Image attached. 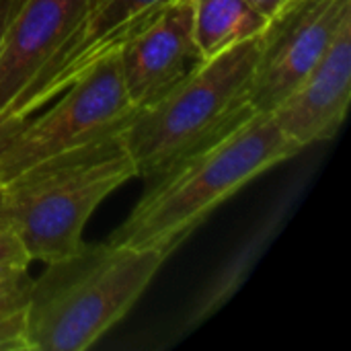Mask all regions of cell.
Returning <instances> with one entry per match:
<instances>
[{"mask_svg":"<svg viewBox=\"0 0 351 351\" xmlns=\"http://www.w3.org/2000/svg\"><path fill=\"white\" fill-rule=\"evenodd\" d=\"M300 150L271 113H255L148 179L150 187L109 243L171 255L212 210Z\"/></svg>","mask_w":351,"mask_h":351,"instance_id":"obj_1","label":"cell"},{"mask_svg":"<svg viewBox=\"0 0 351 351\" xmlns=\"http://www.w3.org/2000/svg\"><path fill=\"white\" fill-rule=\"evenodd\" d=\"M169 253L82 243L45 263L25 306L27 351H82L117 325L150 286Z\"/></svg>","mask_w":351,"mask_h":351,"instance_id":"obj_2","label":"cell"},{"mask_svg":"<svg viewBox=\"0 0 351 351\" xmlns=\"http://www.w3.org/2000/svg\"><path fill=\"white\" fill-rule=\"evenodd\" d=\"M123 132V130H121ZM121 132L41 160L0 183L2 212L31 261L74 253L97 206L138 177Z\"/></svg>","mask_w":351,"mask_h":351,"instance_id":"obj_3","label":"cell"},{"mask_svg":"<svg viewBox=\"0 0 351 351\" xmlns=\"http://www.w3.org/2000/svg\"><path fill=\"white\" fill-rule=\"evenodd\" d=\"M261 35L206 58L160 99L136 111L121 136L138 177L152 179L255 115L247 103Z\"/></svg>","mask_w":351,"mask_h":351,"instance_id":"obj_4","label":"cell"},{"mask_svg":"<svg viewBox=\"0 0 351 351\" xmlns=\"http://www.w3.org/2000/svg\"><path fill=\"white\" fill-rule=\"evenodd\" d=\"M136 111L125 95L117 53H113L76 78L41 115H29L4 142L0 183L41 160L121 132Z\"/></svg>","mask_w":351,"mask_h":351,"instance_id":"obj_5","label":"cell"},{"mask_svg":"<svg viewBox=\"0 0 351 351\" xmlns=\"http://www.w3.org/2000/svg\"><path fill=\"white\" fill-rule=\"evenodd\" d=\"M350 19L351 0H290L261 33L247 90L249 107L271 113L317 66Z\"/></svg>","mask_w":351,"mask_h":351,"instance_id":"obj_6","label":"cell"},{"mask_svg":"<svg viewBox=\"0 0 351 351\" xmlns=\"http://www.w3.org/2000/svg\"><path fill=\"white\" fill-rule=\"evenodd\" d=\"M173 0H86V6L33 78L16 95L6 115H33L93 66L117 49Z\"/></svg>","mask_w":351,"mask_h":351,"instance_id":"obj_7","label":"cell"},{"mask_svg":"<svg viewBox=\"0 0 351 351\" xmlns=\"http://www.w3.org/2000/svg\"><path fill=\"white\" fill-rule=\"evenodd\" d=\"M125 95L136 109L148 107L204 62L193 37V0H173L119 49Z\"/></svg>","mask_w":351,"mask_h":351,"instance_id":"obj_8","label":"cell"},{"mask_svg":"<svg viewBox=\"0 0 351 351\" xmlns=\"http://www.w3.org/2000/svg\"><path fill=\"white\" fill-rule=\"evenodd\" d=\"M351 99V19L304 80L271 111L282 132L300 148L333 138Z\"/></svg>","mask_w":351,"mask_h":351,"instance_id":"obj_9","label":"cell"},{"mask_svg":"<svg viewBox=\"0 0 351 351\" xmlns=\"http://www.w3.org/2000/svg\"><path fill=\"white\" fill-rule=\"evenodd\" d=\"M86 0H23L0 45V115L80 19Z\"/></svg>","mask_w":351,"mask_h":351,"instance_id":"obj_10","label":"cell"},{"mask_svg":"<svg viewBox=\"0 0 351 351\" xmlns=\"http://www.w3.org/2000/svg\"><path fill=\"white\" fill-rule=\"evenodd\" d=\"M269 19L247 0H193V37L206 58L259 37Z\"/></svg>","mask_w":351,"mask_h":351,"instance_id":"obj_11","label":"cell"},{"mask_svg":"<svg viewBox=\"0 0 351 351\" xmlns=\"http://www.w3.org/2000/svg\"><path fill=\"white\" fill-rule=\"evenodd\" d=\"M29 288L27 271L0 278V351H27L25 306Z\"/></svg>","mask_w":351,"mask_h":351,"instance_id":"obj_12","label":"cell"},{"mask_svg":"<svg viewBox=\"0 0 351 351\" xmlns=\"http://www.w3.org/2000/svg\"><path fill=\"white\" fill-rule=\"evenodd\" d=\"M31 257L12 228L0 230V278L27 271Z\"/></svg>","mask_w":351,"mask_h":351,"instance_id":"obj_13","label":"cell"},{"mask_svg":"<svg viewBox=\"0 0 351 351\" xmlns=\"http://www.w3.org/2000/svg\"><path fill=\"white\" fill-rule=\"evenodd\" d=\"M29 117V115H27ZM27 117L21 115H0V148L4 146V142L25 123Z\"/></svg>","mask_w":351,"mask_h":351,"instance_id":"obj_14","label":"cell"},{"mask_svg":"<svg viewBox=\"0 0 351 351\" xmlns=\"http://www.w3.org/2000/svg\"><path fill=\"white\" fill-rule=\"evenodd\" d=\"M21 2L19 0H0V45L6 33V27L10 23V19L14 16V12L19 10Z\"/></svg>","mask_w":351,"mask_h":351,"instance_id":"obj_15","label":"cell"},{"mask_svg":"<svg viewBox=\"0 0 351 351\" xmlns=\"http://www.w3.org/2000/svg\"><path fill=\"white\" fill-rule=\"evenodd\" d=\"M253 8H257L261 14H265L267 19L276 16L290 0H247Z\"/></svg>","mask_w":351,"mask_h":351,"instance_id":"obj_16","label":"cell"},{"mask_svg":"<svg viewBox=\"0 0 351 351\" xmlns=\"http://www.w3.org/2000/svg\"><path fill=\"white\" fill-rule=\"evenodd\" d=\"M2 228H8V224H6V218H4V212H2V197H0V230Z\"/></svg>","mask_w":351,"mask_h":351,"instance_id":"obj_17","label":"cell"},{"mask_svg":"<svg viewBox=\"0 0 351 351\" xmlns=\"http://www.w3.org/2000/svg\"><path fill=\"white\" fill-rule=\"evenodd\" d=\"M19 2H21V4H23V0H19Z\"/></svg>","mask_w":351,"mask_h":351,"instance_id":"obj_18","label":"cell"}]
</instances>
